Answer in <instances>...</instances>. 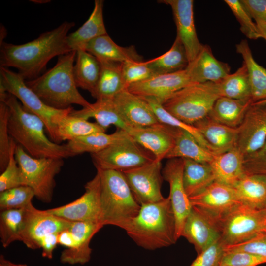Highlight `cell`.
<instances>
[{
  "mask_svg": "<svg viewBox=\"0 0 266 266\" xmlns=\"http://www.w3.org/2000/svg\"><path fill=\"white\" fill-rule=\"evenodd\" d=\"M244 158L237 147L223 153L214 155L209 164L215 181L234 187L245 175Z\"/></svg>",
  "mask_w": 266,
  "mask_h": 266,
  "instance_id": "25",
  "label": "cell"
},
{
  "mask_svg": "<svg viewBox=\"0 0 266 266\" xmlns=\"http://www.w3.org/2000/svg\"></svg>",
  "mask_w": 266,
  "mask_h": 266,
  "instance_id": "57",
  "label": "cell"
},
{
  "mask_svg": "<svg viewBox=\"0 0 266 266\" xmlns=\"http://www.w3.org/2000/svg\"><path fill=\"white\" fill-rule=\"evenodd\" d=\"M15 153L24 185L30 187L39 200L50 202L56 185L55 178L64 166L63 159L34 158L18 144Z\"/></svg>",
  "mask_w": 266,
  "mask_h": 266,
  "instance_id": "8",
  "label": "cell"
},
{
  "mask_svg": "<svg viewBox=\"0 0 266 266\" xmlns=\"http://www.w3.org/2000/svg\"><path fill=\"white\" fill-rule=\"evenodd\" d=\"M103 4L102 0H95L88 20L77 30L68 34L67 42L72 51L85 50L90 41L107 34L103 21Z\"/></svg>",
  "mask_w": 266,
  "mask_h": 266,
  "instance_id": "26",
  "label": "cell"
},
{
  "mask_svg": "<svg viewBox=\"0 0 266 266\" xmlns=\"http://www.w3.org/2000/svg\"><path fill=\"white\" fill-rule=\"evenodd\" d=\"M225 247L220 239L198 254L189 266H220Z\"/></svg>",
  "mask_w": 266,
  "mask_h": 266,
  "instance_id": "49",
  "label": "cell"
},
{
  "mask_svg": "<svg viewBox=\"0 0 266 266\" xmlns=\"http://www.w3.org/2000/svg\"><path fill=\"white\" fill-rule=\"evenodd\" d=\"M186 69L194 84L217 83L231 73L230 66L217 60L207 45H203L197 57L188 64Z\"/></svg>",
  "mask_w": 266,
  "mask_h": 266,
  "instance_id": "22",
  "label": "cell"
},
{
  "mask_svg": "<svg viewBox=\"0 0 266 266\" xmlns=\"http://www.w3.org/2000/svg\"><path fill=\"white\" fill-rule=\"evenodd\" d=\"M85 50L94 56L99 61L123 63L128 61H141L142 57L133 46L121 47L116 44L107 34L90 41Z\"/></svg>",
  "mask_w": 266,
  "mask_h": 266,
  "instance_id": "27",
  "label": "cell"
},
{
  "mask_svg": "<svg viewBox=\"0 0 266 266\" xmlns=\"http://www.w3.org/2000/svg\"><path fill=\"white\" fill-rule=\"evenodd\" d=\"M183 169L182 158L168 159L162 169L164 180L169 185V197L175 218L177 240L181 236L184 224L192 207L184 186Z\"/></svg>",
  "mask_w": 266,
  "mask_h": 266,
  "instance_id": "15",
  "label": "cell"
},
{
  "mask_svg": "<svg viewBox=\"0 0 266 266\" xmlns=\"http://www.w3.org/2000/svg\"><path fill=\"white\" fill-rule=\"evenodd\" d=\"M240 1L252 18L254 20H262L266 23V0Z\"/></svg>",
  "mask_w": 266,
  "mask_h": 266,
  "instance_id": "51",
  "label": "cell"
},
{
  "mask_svg": "<svg viewBox=\"0 0 266 266\" xmlns=\"http://www.w3.org/2000/svg\"><path fill=\"white\" fill-rule=\"evenodd\" d=\"M25 208L0 211V237L3 247H7L16 241H20L24 226Z\"/></svg>",
  "mask_w": 266,
  "mask_h": 266,
  "instance_id": "40",
  "label": "cell"
},
{
  "mask_svg": "<svg viewBox=\"0 0 266 266\" xmlns=\"http://www.w3.org/2000/svg\"><path fill=\"white\" fill-rule=\"evenodd\" d=\"M73 75L77 87L92 94L97 84L100 71L99 61L85 50L76 51Z\"/></svg>",
  "mask_w": 266,
  "mask_h": 266,
  "instance_id": "35",
  "label": "cell"
},
{
  "mask_svg": "<svg viewBox=\"0 0 266 266\" xmlns=\"http://www.w3.org/2000/svg\"><path fill=\"white\" fill-rule=\"evenodd\" d=\"M7 92L15 96L22 103L24 108L40 118L52 140L59 143L57 125L61 119L73 109H57L46 104L26 84L19 73L7 67H0V92Z\"/></svg>",
  "mask_w": 266,
  "mask_h": 266,
  "instance_id": "6",
  "label": "cell"
},
{
  "mask_svg": "<svg viewBox=\"0 0 266 266\" xmlns=\"http://www.w3.org/2000/svg\"><path fill=\"white\" fill-rule=\"evenodd\" d=\"M143 98L150 104L160 123L188 132L201 146L213 154L210 146L194 125L187 124L172 116L164 108L161 103L155 99L150 98Z\"/></svg>",
  "mask_w": 266,
  "mask_h": 266,
  "instance_id": "41",
  "label": "cell"
},
{
  "mask_svg": "<svg viewBox=\"0 0 266 266\" xmlns=\"http://www.w3.org/2000/svg\"><path fill=\"white\" fill-rule=\"evenodd\" d=\"M135 243L155 250L176 243V222L169 196L161 201L141 205L137 216L126 231Z\"/></svg>",
  "mask_w": 266,
  "mask_h": 266,
  "instance_id": "4",
  "label": "cell"
},
{
  "mask_svg": "<svg viewBox=\"0 0 266 266\" xmlns=\"http://www.w3.org/2000/svg\"><path fill=\"white\" fill-rule=\"evenodd\" d=\"M266 263V258L242 251L225 250L220 266H257Z\"/></svg>",
  "mask_w": 266,
  "mask_h": 266,
  "instance_id": "47",
  "label": "cell"
},
{
  "mask_svg": "<svg viewBox=\"0 0 266 266\" xmlns=\"http://www.w3.org/2000/svg\"><path fill=\"white\" fill-rule=\"evenodd\" d=\"M72 222L55 216L47 210H39L31 203L25 208L20 241L30 249H39L43 238L68 229Z\"/></svg>",
  "mask_w": 266,
  "mask_h": 266,
  "instance_id": "12",
  "label": "cell"
},
{
  "mask_svg": "<svg viewBox=\"0 0 266 266\" xmlns=\"http://www.w3.org/2000/svg\"><path fill=\"white\" fill-rule=\"evenodd\" d=\"M17 143L10 137L8 161L0 175V192L24 185L21 172L15 158Z\"/></svg>",
  "mask_w": 266,
  "mask_h": 266,
  "instance_id": "43",
  "label": "cell"
},
{
  "mask_svg": "<svg viewBox=\"0 0 266 266\" xmlns=\"http://www.w3.org/2000/svg\"><path fill=\"white\" fill-rule=\"evenodd\" d=\"M128 134L126 131L117 129L111 134L96 133L69 141L66 145L73 157L84 153L92 154L103 150Z\"/></svg>",
  "mask_w": 266,
  "mask_h": 266,
  "instance_id": "36",
  "label": "cell"
},
{
  "mask_svg": "<svg viewBox=\"0 0 266 266\" xmlns=\"http://www.w3.org/2000/svg\"><path fill=\"white\" fill-rule=\"evenodd\" d=\"M219 97L216 83L207 82L180 89L162 105L175 118L193 125L208 116Z\"/></svg>",
  "mask_w": 266,
  "mask_h": 266,
  "instance_id": "7",
  "label": "cell"
},
{
  "mask_svg": "<svg viewBox=\"0 0 266 266\" xmlns=\"http://www.w3.org/2000/svg\"><path fill=\"white\" fill-rule=\"evenodd\" d=\"M214 154L201 146L188 132L176 128L174 146L166 159L185 158L210 163Z\"/></svg>",
  "mask_w": 266,
  "mask_h": 266,
  "instance_id": "34",
  "label": "cell"
},
{
  "mask_svg": "<svg viewBox=\"0 0 266 266\" xmlns=\"http://www.w3.org/2000/svg\"><path fill=\"white\" fill-rule=\"evenodd\" d=\"M146 62L155 75L169 74L184 69L189 64L185 48L177 36L168 51Z\"/></svg>",
  "mask_w": 266,
  "mask_h": 266,
  "instance_id": "37",
  "label": "cell"
},
{
  "mask_svg": "<svg viewBox=\"0 0 266 266\" xmlns=\"http://www.w3.org/2000/svg\"><path fill=\"white\" fill-rule=\"evenodd\" d=\"M255 23L259 29L262 38L266 41V23L260 20H255Z\"/></svg>",
  "mask_w": 266,
  "mask_h": 266,
  "instance_id": "54",
  "label": "cell"
},
{
  "mask_svg": "<svg viewBox=\"0 0 266 266\" xmlns=\"http://www.w3.org/2000/svg\"><path fill=\"white\" fill-rule=\"evenodd\" d=\"M254 103H258V104H263V103H266V99L262 101H260Z\"/></svg>",
  "mask_w": 266,
  "mask_h": 266,
  "instance_id": "56",
  "label": "cell"
},
{
  "mask_svg": "<svg viewBox=\"0 0 266 266\" xmlns=\"http://www.w3.org/2000/svg\"><path fill=\"white\" fill-rule=\"evenodd\" d=\"M216 84L220 97L251 99L247 69L243 63L235 72L230 73Z\"/></svg>",
  "mask_w": 266,
  "mask_h": 266,
  "instance_id": "39",
  "label": "cell"
},
{
  "mask_svg": "<svg viewBox=\"0 0 266 266\" xmlns=\"http://www.w3.org/2000/svg\"><path fill=\"white\" fill-rule=\"evenodd\" d=\"M123 79L127 87L133 84L141 82L155 75L146 61H128L122 63Z\"/></svg>",
  "mask_w": 266,
  "mask_h": 266,
  "instance_id": "45",
  "label": "cell"
},
{
  "mask_svg": "<svg viewBox=\"0 0 266 266\" xmlns=\"http://www.w3.org/2000/svg\"><path fill=\"white\" fill-rule=\"evenodd\" d=\"M84 188V194L79 198L64 205L47 209V211L71 222L100 224V178L97 172Z\"/></svg>",
  "mask_w": 266,
  "mask_h": 266,
  "instance_id": "13",
  "label": "cell"
},
{
  "mask_svg": "<svg viewBox=\"0 0 266 266\" xmlns=\"http://www.w3.org/2000/svg\"><path fill=\"white\" fill-rule=\"evenodd\" d=\"M70 114L87 120L93 118L105 131L111 125L127 132L130 130L122 118L113 98L97 100L88 107L78 110L73 109Z\"/></svg>",
  "mask_w": 266,
  "mask_h": 266,
  "instance_id": "28",
  "label": "cell"
},
{
  "mask_svg": "<svg viewBox=\"0 0 266 266\" xmlns=\"http://www.w3.org/2000/svg\"><path fill=\"white\" fill-rule=\"evenodd\" d=\"M193 125L210 146L214 155L223 153L237 147V128L224 125L208 116Z\"/></svg>",
  "mask_w": 266,
  "mask_h": 266,
  "instance_id": "24",
  "label": "cell"
},
{
  "mask_svg": "<svg viewBox=\"0 0 266 266\" xmlns=\"http://www.w3.org/2000/svg\"><path fill=\"white\" fill-rule=\"evenodd\" d=\"M0 101L9 109L10 137L28 154L37 158L73 157L66 144L55 143L46 136L41 119L25 110L15 96L7 92L0 94Z\"/></svg>",
  "mask_w": 266,
  "mask_h": 266,
  "instance_id": "2",
  "label": "cell"
},
{
  "mask_svg": "<svg viewBox=\"0 0 266 266\" xmlns=\"http://www.w3.org/2000/svg\"><path fill=\"white\" fill-rule=\"evenodd\" d=\"M243 170L245 175L266 176V139L259 149L244 157Z\"/></svg>",
  "mask_w": 266,
  "mask_h": 266,
  "instance_id": "48",
  "label": "cell"
},
{
  "mask_svg": "<svg viewBox=\"0 0 266 266\" xmlns=\"http://www.w3.org/2000/svg\"><path fill=\"white\" fill-rule=\"evenodd\" d=\"M159 2L171 8L177 29V35L186 52L189 63L197 57L203 45L197 36L194 19L192 0H162Z\"/></svg>",
  "mask_w": 266,
  "mask_h": 266,
  "instance_id": "18",
  "label": "cell"
},
{
  "mask_svg": "<svg viewBox=\"0 0 266 266\" xmlns=\"http://www.w3.org/2000/svg\"><path fill=\"white\" fill-rule=\"evenodd\" d=\"M58 243L69 249L74 248L76 246L74 238L68 229L58 233Z\"/></svg>",
  "mask_w": 266,
  "mask_h": 266,
  "instance_id": "53",
  "label": "cell"
},
{
  "mask_svg": "<svg viewBox=\"0 0 266 266\" xmlns=\"http://www.w3.org/2000/svg\"><path fill=\"white\" fill-rule=\"evenodd\" d=\"M176 130V128L160 122L147 127L131 128L127 133L156 159L162 161L174 146Z\"/></svg>",
  "mask_w": 266,
  "mask_h": 266,
  "instance_id": "20",
  "label": "cell"
},
{
  "mask_svg": "<svg viewBox=\"0 0 266 266\" xmlns=\"http://www.w3.org/2000/svg\"><path fill=\"white\" fill-rule=\"evenodd\" d=\"M253 103L250 99L238 100L220 97L214 103L208 116L224 125L238 128Z\"/></svg>",
  "mask_w": 266,
  "mask_h": 266,
  "instance_id": "29",
  "label": "cell"
},
{
  "mask_svg": "<svg viewBox=\"0 0 266 266\" xmlns=\"http://www.w3.org/2000/svg\"><path fill=\"white\" fill-rule=\"evenodd\" d=\"M225 250L245 251L266 258V233H260L241 243L226 246Z\"/></svg>",
  "mask_w": 266,
  "mask_h": 266,
  "instance_id": "50",
  "label": "cell"
},
{
  "mask_svg": "<svg viewBox=\"0 0 266 266\" xmlns=\"http://www.w3.org/2000/svg\"><path fill=\"white\" fill-rule=\"evenodd\" d=\"M224 2L229 7L238 21L241 32L249 39L257 40L262 38L255 22L244 7L240 0H225Z\"/></svg>",
  "mask_w": 266,
  "mask_h": 266,
  "instance_id": "44",
  "label": "cell"
},
{
  "mask_svg": "<svg viewBox=\"0 0 266 266\" xmlns=\"http://www.w3.org/2000/svg\"><path fill=\"white\" fill-rule=\"evenodd\" d=\"M73 22L65 21L56 28L45 32L37 38L22 44L0 43V66L17 68L25 79L38 77L53 58L72 51L67 42Z\"/></svg>",
  "mask_w": 266,
  "mask_h": 266,
  "instance_id": "1",
  "label": "cell"
},
{
  "mask_svg": "<svg viewBox=\"0 0 266 266\" xmlns=\"http://www.w3.org/2000/svg\"><path fill=\"white\" fill-rule=\"evenodd\" d=\"M219 223L220 240L225 246L241 243L266 233V208L257 209L241 203Z\"/></svg>",
  "mask_w": 266,
  "mask_h": 266,
  "instance_id": "9",
  "label": "cell"
},
{
  "mask_svg": "<svg viewBox=\"0 0 266 266\" xmlns=\"http://www.w3.org/2000/svg\"><path fill=\"white\" fill-rule=\"evenodd\" d=\"M100 71L96 87L91 94L96 100L112 99L127 89L122 71V63L99 61Z\"/></svg>",
  "mask_w": 266,
  "mask_h": 266,
  "instance_id": "30",
  "label": "cell"
},
{
  "mask_svg": "<svg viewBox=\"0 0 266 266\" xmlns=\"http://www.w3.org/2000/svg\"><path fill=\"white\" fill-rule=\"evenodd\" d=\"M9 109L0 101V170L5 168L9 158L10 137L8 132Z\"/></svg>",
  "mask_w": 266,
  "mask_h": 266,
  "instance_id": "46",
  "label": "cell"
},
{
  "mask_svg": "<svg viewBox=\"0 0 266 266\" xmlns=\"http://www.w3.org/2000/svg\"><path fill=\"white\" fill-rule=\"evenodd\" d=\"M219 221L203 210L192 206L182 229L181 236L192 244L198 254L220 239Z\"/></svg>",
  "mask_w": 266,
  "mask_h": 266,
  "instance_id": "14",
  "label": "cell"
},
{
  "mask_svg": "<svg viewBox=\"0 0 266 266\" xmlns=\"http://www.w3.org/2000/svg\"><path fill=\"white\" fill-rule=\"evenodd\" d=\"M0 266H27L26 264L13 263L6 259L3 255L0 256Z\"/></svg>",
  "mask_w": 266,
  "mask_h": 266,
  "instance_id": "55",
  "label": "cell"
},
{
  "mask_svg": "<svg viewBox=\"0 0 266 266\" xmlns=\"http://www.w3.org/2000/svg\"><path fill=\"white\" fill-rule=\"evenodd\" d=\"M105 131L97 123L89 122L87 119L72 115L70 113L63 117L57 125L59 143Z\"/></svg>",
  "mask_w": 266,
  "mask_h": 266,
  "instance_id": "38",
  "label": "cell"
},
{
  "mask_svg": "<svg viewBox=\"0 0 266 266\" xmlns=\"http://www.w3.org/2000/svg\"><path fill=\"white\" fill-rule=\"evenodd\" d=\"M183 159V181L186 193L189 198L203 191L215 181V178L209 163Z\"/></svg>",
  "mask_w": 266,
  "mask_h": 266,
  "instance_id": "32",
  "label": "cell"
},
{
  "mask_svg": "<svg viewBox=\"0 0 266 266\" xmlns=\"http://www.w3.org/2000/svg\"><path fill=\"white\" fill-rule=\"evenodd\" d=\"M76 51L58 56L55 65L41 76L26 81L31 88L47 105L57 109H66L72 104L82 108L91 106L80 93L76 84L73 66Z\"/></svg>",
  "mask_w": 266,
  "mask_h": 266,
  "instance_id": "3",
  "label": "cell"
},
{
  "mask_svg": "<svg viewBox=\"0 0 266 266\" xmlns=\"http://www.w3.org/2000/svg\"><path fill=\"white\" fill-rule=\"evenodd\" d=\"M236 51L241 55L247 69L253 103L266 100V69L255 60L246 40H242L236 45Z\"/></svg>",
  "mask_w": 266,
  "mask_h": 266,
  "instance_id": "31",
  "label": "cell"
},
{
  "mask_svg": "<svg viewBox=\"0 0 266 266\" xmlns=\"http://www.w3.org/2000/svg\"><path fill=\"white\" fill-rule=\"evenodd\" d=\"M194 84L185 68L171 73L155 75L129 85L127 89L141 97L155 99L163 104L178 91Z\"/></svg>",
  "mask_w": 266,
  "mask_h": 266,
  "instance_id": "16",
  "label": "cell"
},
{
  "mask_svg": "<svg viewBox=\"0 0 266 266\" xmlns=\"http://www.w3.org/2000/svg\"><path fill=\"white\" fill-rule=\"evenodd\" d=\"M35 197L33 190L27 186L22 185L0 192V210L21 209L32 203Z\"/></svg>",
  "mask_w": 266,
  "mask_h": 266,
  "instance_id": "42",
  "label": "cell"
},
{
  "mask_svg": "<svg viewBox=\"0 0 266 266\" xmlns=\"http://www.w3.org/2000/svg\"><path fill=\"white\" fill-rule=\"evenodd\" d=\"M96 169L123 171L156 158L128 134L103 150L90 154Z\"/></svg>",
  "mask_w": 266,
  "mask_h": 266,
  "instance_id": "10",
  "label": "cell"
},
{
  "mask_svg": "<svg viewBox=\"0 0 266 266\" xmlns=\"http://www.w3.org/2000/svg\"><path fill=\"white\" fill-rule=\"evenodd\" d=\"M233 188L242 203L257 209L266 207V176L244 175Z\"/></svg>",
  "mask_w": 266,
  "mask_h": 266,
  "instance_id": "33",
  "label": "cell"
},
{
  "mask_svg": "<svg viewBox=\"0 0 266 266\" xmlns=\"http://www.w3.org/2000/svg\"><path fill=\"white\" fill-rule=\"evenodd\" d=\"M189 200L192 206L203 210L219 221L242 203L233 187L216 181Z\"/></svg>",
  "mask_w": 266,
  "mask_h": 266,
  "instance_id": "17",
  "label": "cell"
},
{
  "mask_svg": "<svg viewBox=\"0 0 266 266\" xmlns=\"http://www.w3.org/2000/svg\"><path fill=\"white\" fill-rule=\"evenodd\" d=\"M103 227L100 224L91 222H72L68 230L74 238L76 246L62 252L61 262L70 265H84L89 262L92 251L90 246L91 240Z\"/></svg>",
  "mask_w": 266,
  "mask_h": 266,
  "instance_id": "23",
  "label": "cell"
},
{
  "mask_svg": "<svg viewBox=\"0 0 266 266\" xmlns=\"http://www.w3.org/2000/svg\"><path fill=\"white\" fill-rule=\"evenodd\" d=\"M100 178V224L126 231L141 205L134 198L122 172L97 169Z\"/></svg>",
  "mask_w": 266,
  "mask_h": 266,
  "instance_id": "5",
  "label": "cell"
},
{
  "mask_svg": "<svg viewBox=\"0 0 266 266\" xmlns=\"http://www.w3.org/2000/svg\"><path fill=\"white\" fill-rule=\"evenodd\" d=\"M237 128V147L244 157L259 149L266 139V103H253Z\"/></svg>",
  "mask_w": 266,
  "mask_h": 266,
  "instance_id": "19",
  "label": "cell"
},
{
  "mask_svg": "<svg viewBox=\"0 0 266 266\" xmlns=\"http://www.w3.org/2000/svg\"><path fill=\"white\" fill-rule=\"evenodd\" d=\"M124 122L131 128H138L160 123L148 102L127 89L113 98Z\"/></svg>",
  "mask_w": 266,
  "mask_h": 266,
  "instance_id": "21",
  "label": "cell"
},
{
  "mask_svg": "<svg viewBox=\"0 0 266 266\" xmlns=\"http://www.w3.org/2000/svg\"><path fill=\"white\" fill-rule=\"evenodd\" d=\"M161 161L155 159L141 166L122 172L137 202L140 205L164 199Z\"/></svg>",
  "mask_w": 266,
  "mask_h": 266,
  "instance_id": "11",
  "label": "cell"
},
{
  "mask_svg": "<svg viewBox=\"0 0 266 266\" xmlns=\"http://www.w3.org/2000/svg\"><path fill=\"white\" fill-rule=\"evenodd\" d=\"M58 233H52L42 238L40 243V248L42 250V256L45 258L52 259L54 249L58 243Z\"/></svg>",
  "mask_w": 266,
  "mask_h": 266,
  "instance_id": "52",
  "label": "cell"
}]
</instances>
